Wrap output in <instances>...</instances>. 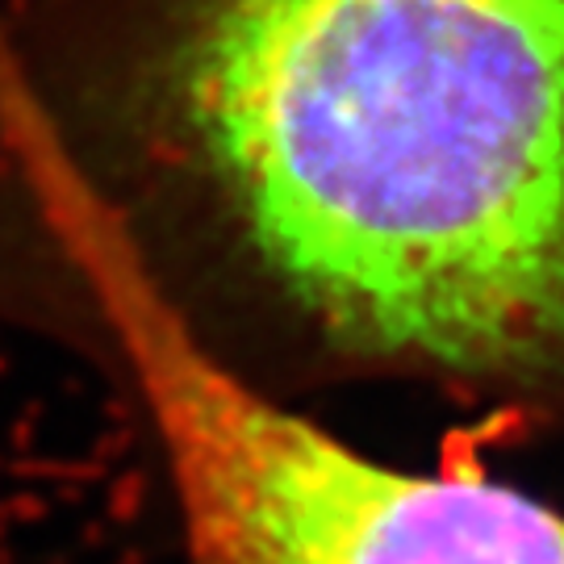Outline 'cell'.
I'll return each mask as SVG.
<instances>
[{
	"instance_id": "cell-2",
	"label": "cell",
	"mask_w": 564,
	"mask_h": 564,
	"mask_svg": "<svg viewBox=\"0 0 564 564\" xmlns=\"http://www.w3.org/2000/svg\"><path fill=\"white\" fill-rule=\"evenodd\" d=\"M67 347L134 405L184 564H564V514L485 477L402 473L226 377L151 310L101 297Z\"/></svg>"
},
{
	"instance_id": "cell-1",
	"label": "cell",
	"mask_w": 564,
	"mask_h": 564,
	"mask_svg": "<svg viewBox=\"0 0 564 564\" xmlns=\"http://www.w3.org/2000/svg\"><path fill=\"white\" fill-rule=\"evenodd\" d=\"M101 297L564 435V0H0V326Z\"/></svg>"
}]
</instances>
